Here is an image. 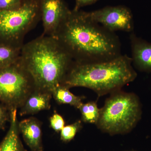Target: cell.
Returning a JSON list of instances; mask_svg holds the SVG:
<instances>
[{
    "mask_svg": "<svg viewBox=\"0 0 151 151\" xmlns=\"http://www.w3.org/2000/svg\"><path fill=\"white\" fill-rule=\"evenodd\" d=\"M55 38L76 62H102L122 55L121 42L115 32L93 21L87 12L81 10L70 11Z\"/></svg>",
    "mask_w": 151,
    "mask_h": 151,
    "instance_id": "obj_1",
    "label": "cell"
},
{
    "mask_svg": "<svg viewBox=\"0 0 151 151\" xmlns=\"http://www.w3.org/2000/svg\"><path fill=\"white\" fill-rule=\"evenodd\" d=\"M19 59L35 89L51 93L62 83L73 61L56 38L42 34L23 45Z\"/></svg>",
    "mask_w": 151,
    "mask_h": 151,
    "instance_id": "obj_2",
    "label": "cell"
},
{
    "mask_svg": "<svg viewBox=\"0 0 151 151\" xmlns=\"http://www.w3.org/2000/svg\"><path fill=\"white\" fill-rule=\"evenodd\" d=\"M137 76L131 58L122 54L102 62L85 63L73 60L61 84L69 88H88L100 97L122 89Z\"/></svg>",
    "mask_w": 151,
    "mask_h": 151,
    "instance_id": "obj_3",
    "label": "cell"
},
{
    "mask_svg": "<svg viewBox=\"0 0 151 151\" xmlns=\"http://www.w3.org/2000/svg\"><path fill=\"white\" fill-rule=\"evenodd\" d=\"M142 115V104L137 95L120 89L111 93L105 100L96 125L110 135L124 134L136 127Z\"/></svg>",
    "mask_w": 151,
    "mask_h": 151,
    "instance_id": "obj_4",
    "label": "cell"
},
{
    "mask_svg": "<svg viewBox=\"0 0 151 151\" xmlns=\"http://www.w3.org/2000/svg\"><path fill=\"white\" fill-rule=\"evenodd\" d=\"M40 19V0H24L19 9L0 11V43L22 48L25 36Z\"/></svg>",
    "mask_w": 151,
    "mask_h": 151,
    "instance_id": "obj_5",
    "label": "cell"
},
{
    "mask_svg": "<svg viewBox=\"0 0 151 151\" xmlns=\"http://www.w3.org/2000/svg\"><path fill=\"white\" fill-rule=\"evenodd\" d=\"M35 89L32 77L19 58L12 65L0 68V103L10 110L20 108Z\"/></svg>",
    "mask_w": 151,
    "mask_h": 151,
    "instance_id": "obj_6",
    "label": "cell"
},
{
    "mask_svg": "<svg viewBox=\"0 0 151 151\" xmlns=\"http://www.w3.org/2000/svg\"><path fill=\"white\" fill-rule=\"evenodd\" d=\"M89 18L112 32H133L134 22L131 9L124 5L107 6L87 12Z\"/></svg>",
    "mask_w": 151,
    "mask_h": 151,
    "instance_id": "obj_7",
    "label": "cell"
},
{
    "mask_svg": "<svg viewBox=\"0 0 151 151\" xmlns=\"http://www.w3.org/2000/svg\"><path fill=\"white\" fill-rule=\"evenodd\" d=\"M42 35L55 38L71 10L64 0H40Z\"/></svg>",
    "mask_w": 151,
    "mask_h": 151,
    "instance_id": "obj_8",
    "label": "cell"
},
{
    "mask_svg": "<svg viewBox=\"0 0 151 151\" xmlns=\"http://www.w3.org/2000/svg\"><path fill=\"white\" fill-rule=\"evenodd\" d=\"M130 40L134 68L141 72L151 73V43L133 32L130 34Z\"/></svg>",
    "mask_w": 151,
    "mask_h": 151,
    "instance_id": "obj_9",
    "label": "cell"
},
{
    "mask_svg": "<svg viewBox=\"0 0 151 151\" xmlns=\"http://www.w3.org/2000/svg\"><path fill=\"white\" fill-rule=\"evenodd\" d=\"M18 128L24 142L32 151H43L41 124L34 117L18 122Z\"/></svg>",
    "mask_w": 151,
    "mask_h": 151,
    "instance_id": "obj_10",
    "label": "cell"
},
{
    "mask_svg": "<svg viewBox=\"0 0 151 151\" xmlns=\"http://www.w3.org/2000/svg\"><path fill=\"white\" fill-rule=\"evenodd\" d=\"M52 94L35 89L29 94L20 108L21 116L33 115L50 108V100Z\"/></svg>",
    "mask_w": 151,
    "mask_h": 151,
    "instance_id": "obj_11",
    "label": "cell"
},
{
    "mask_svg": "<svg viewBox=\"0 0 151 151\" xmlns=\"http://www.w3.org/2000/svg\"><path fill=\"white\" fill-rule=\"evenodd\" d=\"M17 112V109L10 110L9 129L0 143V151H27L25 150L19 138Z\"/></svg>",
    "mask_w": 151,
    "mask_h": 151,
    "instance_id": "obj_12",
    "label": "cell"
},
{
    "mask_svg": "<svg viewBox=\"0 0 151 151\" xmlns=\"http://www.w3.org/2000/svg\"><path fill=\"white\" fill-rule=\"evenodd\" d=\"M70 88L62 84L56 86L52 92V97L60 104H65L78 109L82 104L85 97L74 95L69 90Z\"/></svg>",
    "mask_w": 151,
    "mask_h": 151,
    "instance_id": "obj_13",
    "label": "cell"
},
{
    "mask_svg": "<svg viewBox=\"0 0 151 151\" xmlns=\"http://www.w3.org/2000/svg\"><path fill=\"white\" fill-rule=\"evenodd\" d=\"M22 48L0 43V68L16 63L20 56Z\"/></svg>",
    "mask_w": 151,
    "mask_h": 151,
    "instance_id": "obj_14",
    "label": "cell"
},
{
    "mask_svg": "<svg viewBox=\"0 0 151 151\" xmlns=\"http://www.w3.org/2000/svg\"><path fill=\"white\" fill-rule=\"evenodd\" d=\"M78 109L81 113L82 122L96 125L100 117V108H98L96 102L90 101L82 103Z\"/></svg>",
    "mask_w": 151,
    "mask_h": 151,
    "instance_id": "obj_15",
    "label": "cell"
},
{
    "mask_svg": "<svg viewBox=\"0 0 151 151\" xmlns=\"http://www.w3.org/2000/svg\"><path fill=\"white\" fill-rule=\"evenodd\" d=\"M82 127V121L77 120L73 124L65 126L60 131V139L64 142L72 140Z\"/></svg>",
    "mask_w": 151,
    "mask_h": 151,
    "instance_id": "obj_16",
    "label": "cell"
},
{
    "mask_svg": "<svg viewBox=\"0 0 151 151\" xmlns=\"http://www.w3.org/2000/svg\"><path fill=\"white\" fill-rule=\"evenodd\" d=\"M50 124L55 132H60L63 128L65 127V121L63 118L58 113H54L50 119Z\"/></svg>",
    "mask_w": 151,
    "mask_h": 151,
    "instance_id": "obj_17",
    "label": "cell"
},
{
    "mask_svg": "<svg viewBox=\"0 0 151 151\" xmlns=\"http://www.w3.org/2000/svg\"><path fill=\"white\" fill-rule=\"evenodd\" d=\"M24 0H0V11H12L20 7Z\"/></svg>",
    "mask_w": 151,
    "mask_h": 151,
    "instance_id": "obj_18",
    "label": "cell"
},
{
    "mask_svg": "<svg viewBox=\"0 0 151 151\" xmlns=\"http://www.w3.org/2000/svg\"><path fill=\"white\" fill-rule=\"evenodd\" d=\"M10 120V110L6 105L0 103V130L3 129Z\"/></svg>",
    "mask_w": 151,
    "mask_h": 151,
    "instance_id": "obj_19",
    "label": "cell"
},
{
    "mask_svg": "<svg viewBox=\"0 0 151 151\" xmlns=\"http://www.w3.org/2000/svg\"><path fill=\"white\" fill-rule=\"evenodd\" d=\"M99 0H75V5L73 10L77 11L86 6L91 5Z\"/></svg>",
    "mask_w": 151,
    "mask_h": 151,
    "instance_id": "obj_20",
    "label": "cell"
}]
</instances>
